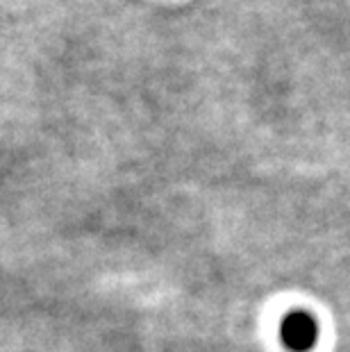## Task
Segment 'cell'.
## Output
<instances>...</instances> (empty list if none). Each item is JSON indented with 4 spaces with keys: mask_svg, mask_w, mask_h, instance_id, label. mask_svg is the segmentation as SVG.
Masks as SVG:
<instances>
[{
    "mask_svg": "<svg viewBox=\"0 0 350 352\" xmlns=\"http://www.w3.org/2000/svg\"><path fill=\"white\" fill-rule=\"evenodd\" d=\"M280 336L282 343L292 352H309L316 346L318 325L314 316H309L307 311H294L282 320Z\"/></svg>",
    "mask_w": 350,
    "mask_h": 352,
    "instance_id": "cell-1",
    "label": "cell"
}]
</instances>
